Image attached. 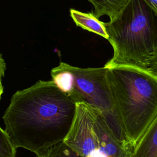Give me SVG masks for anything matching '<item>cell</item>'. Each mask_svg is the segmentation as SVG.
<instances>
[{
	"instance_id": "cell-1",
	"label": "cell",
	"mask_w": 157,
	"mask_h": 157,
	"mask_svg": "<svg viewBox=\"0 0 157 157\" xmlns=\"http://www.w3.org/2000/svg\"><path fill=\"white\" fill-rule=\"evenodd\" d=\"M76 110V103L52 80H39L12 96L2 116L4 130L17 149L37 156L64 140Z\"/></svg>"
},
{
	"instance_id": "cell-2",
	"label": "cell",
	"mask_w": 157,
	"mask_h": 157,
	"mask_svg": "<svg viewBox=\"0 0 157 157\" xmlns=\"http://www.w3.org/2000/svg\"><path fill=\"white\" fill-rule=\"evenodd\" d=\"M106 68L120 118L127 139L134 148L157 117V75L131 64Z\"/></svg>"
},
{
	"instance_id": "cell-3",
	"label": "cell",
	"mask_w": 157,
	"mask_h": 157,
	"mask_svg": "<svg viewBox=\"0 0 157 157\" xmlns=\"http://www.w3.org/2000/svg\"><path fill=\"white\" fill-rule=\"evenodd\" d=\"M104 26L113 50L112 58L104 67L131 64L146 68L157 49V14L146 0H128Z\"/></svg>"
},
{
	"instance_id": "cell-4",
	"label": "cell",
	"mask_w": 157,
	"mask_h": 157,
	"mask_svg": "<svg viewBox=\"0 0 157 157\" xmlns=\"http://www.w3.org/2000/svg\"><path fill=\"white\" fill-rule=\"evenodd\" d=\"M107 68H81L65 63L51 71L52 80L76 104L83 103L100 112L110 131L124 147L129 144L107 80Z\"/></svg>"
},
{
	"instance_id": "cell-5",
	"label": "cell",
	"mask_w": 157,
	"mask_h": 157,
	"mask_svg": "<svg viewBox=\"0 0 157 157\" xmlns=\"http://www.w3.org/2000/svg\"><path fill=\"white\" fill-rule=\"evenodd\" d=\"M76 105L74 123L63 142L82 157H103L93 128L95 109L83 103Z\"/></svg>"
},
{
	"instance_id": "cell-6",
	"label": "cell",
	"mask_w": 157,
	"mask_h": 157,
	"mask_svg": "<svg viewBox=\"0 0 157 157\" xmlns=\"http://www.w3.org/2000/svg\"><path fill=\"white\" fill-rule=\"evenodd\" d=\"M93 128L103 157H133V149L123 147L114 137L101 113L95 109Z\"/></svg>"
},
{
	"instance_id": "cell-7",
	"label": "cell",
	"mask_w": 157,
	"mask_h": 157,
	"mask_svg": "<svg viewBox=\"0 0 157 157\" xmlns=\"http://www.w3.org/2000/svg\"><path fill=\"white\" fill-rule=\"evenodd\" d=\"M69 11L71 17L77 26L108 39L104 22L96 18L91 12L84 13L74 9H71Z\"/></svg>"
},
{
	"instance_id": "cell-8",
	"label": "cell",
	"mask_w": 157,
	"mask_h": 157,
	"mask_svg": "<svg viewBox=\"0 0 157 157\" xmlns=\"http://www.w3.org/2000/svg\"><path fill=\"white\" fill-rule=\"evenodd\" d=\"M133 157H157V117L134 148Z\"/></svg>"
},
{
	"instance_id": "cell-9",
	"label": "cell",
	"mask_w": 157,
	"mask_h": 157,
	"mask_svg": "<svg viewBox=\"0 0 157 157\" xmlns=\"http://www.w3.org/2000/svg\"><path fill=\"white\" fill-rule=\"evenodd\" d=\"M128 0H89L94 7L91 13L98 19L103 15H107L110 20L115 18L125 7Z\"/></svg>"
},
{
	"instance_id": "cell-10",
	"label": "cell",
	"mask_w": 157,
	"mask_h": 157,
	"mask_svg": "<svg viewBox=\"0 0 157 157\" xmlns=\"http://www.w3.org/2000/svg\"><path fill=\"white\" fill-rule=\"evenodd\" d=\"M36 157H82L77 153L68 147L64 142H61L46 151L36 156Z\"/></svg>"
},
{
	"instance_id": "cell-11",
	"label": "cell",
	"mask_w": 157,
	"mask_h": 157,
	"mask_svg": "<svg viewBox=\"0 0 157 157\" xmlns=\"http://www.w3.org/2000/svg\"><path fill=\"white\" fill-rule=\"evenodd\" d=\"M17 148L6 131L0 127V157H15Z\"/></svg>"
},
{
	"instance_id": "cell-12",
	"label": "cell",
	"mask_w": 157,
	"mask_h": 157,
	"mask_svg": "<svg viewBox=\"0 0 157 157\" xmlns=\"http://www.w3.org/2000/svg\"><path fill=\"white\" fill-rule=\"evenodd\" d=\"M146 69L157 75V49L148 61L146 64Z\"/></svg>"
},
{
	"instance_id": "cell-13",
	"label": "cell",
	"mask_w": 157,
	"mask_h": 157,
	"mask_svg": "<svg viewBox=\"0 0 157 157\" xmlns=\"http://www.w3.org/2000/svg\"><path fill=\"white\" fill-rule=\"evenodd\" d=\"M6 69V63L1 54H0V78H2L4 77Z\"/></svg>"
},
{
	"instance_id": "cell-14",
	"label": "cell",
	"mask_w": 157,
	"mask_h": 157,
	"mask_svg": "<svg viewBox=\"0 0 157 157\" xmlns=\"http://www.w3.org/2000/svg\"><path fill=\"white\" fill-rule=\"evenodd\" d=\"M146 1L152 10L157 14V1L146 0Z\"/></svg>"
},
{
	"instance_id": "cell-15",
	"label": "cell",
	"mask_w": 157,
	"mask_h": 157,
	"mask_svg": "<svg viewBox=\"0 0 157 157\" xmlns=\"http://www.w3.org/2000/svg\"><path fill=\"white\" fill-rule=\"evenodd\" d=\"M3 91H4V88H3V85L2 84V80H1V78H0V99L1 98V96L3 93Z\"/></svg>"
}]
</instances>
